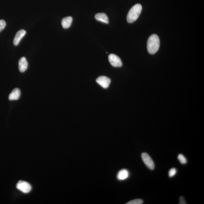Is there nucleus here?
<instances>
[{"mask_svg": "<svg viewBox=\"0 0 204 204\" xmlns=\"http://www.w3.org/2000/svg\"><path fill=\"white\" fill-rule=\"evenodd\" d=\"M160 46L159 37L156 34H153L149 37L147 43L148 52L151 54H154L157 52Z\"/></svg>", "mask_w": 204, "mask_h": 204, "instance_id": "nucleus-1", "label": "nucleus"}, {"mask_svg": "<svg viewBox=\"0 0 204 204\" xmlns=\"http://www.w3.org/2000/svg\"><path fill=\"white\" fill-rule=\"evenodd\" d=\"M142 10V7L140 4H136L130 9L127 16V21L132 23L136 21L140 15Z\"/></svg>", "mask_w": 204, "mask_h": 204, "instance_id": "nucleus-2", "label": "nucleus"}, {"mask_svg": "<svg viewBox=\"0 0 204 204\" xmlns=\"http://www.w3.org/2000/svg\"><path fill=\"white\" fill-rule=\"evenodd\" d=\"M142 160L145 165L150 170H154L155 168V164L151 157L146 153L144 152L142 154Z\"/></svg>", "mask_w": 204, "mask_h": 204, "instance_id": "nucleus-3", "label": "nucleus"}, {"mask_svg": "<svg viewBox=\"0 0 204 204\" xmlns=\"http://www.w3.org/2000/svg\"><path fill=\"white\" fill-rule=\"evenodd\" d=\"M108 60L111 65L116 67H121L123 64L121 59L115 54H110L108 56Z\"/></svg>", "mask_w": 204, "mask_h": 204, "instance_id": "nucleus-4", "label": "nucleus"}, {"mask_svg": "<svg viewBox=\"0 0 204 204\" xmlns=\"http://www.w3.org/2000/svg\"><path fill=\"white\" fill-rule=\"evenodd\" d=\"M17 188L24 193H29L31 190L32 187L27 182L20 181L17 183Z\"/></svg>", "mask_w": 204, "mask_h": 204, "instance_id": "nucleus-5", "label": "nucleus"}, {"mask_svg": "<svg viewBox=\"0 0 204 204\" xmlns=\"http://www.w3.org/2000/svg\"><path fill=\"white\" fill-rule=\"evenodd\" d=\"M96 83L105 89H107L111 83V80L105 76H101L98 77L96 80Z\"/></svg>", "mask_w": 204, "mask_h": 204, "instance_id": "nucleus-6", "label": "nucleus"}, {"mask_svg": "<svg viewBox=\"0 0 204 204\" xmlns=\"http://www.w3.org/2000/svg\"><path fill=\"white\" fill-rule=\"evenodd\" d=\"M26 32L23 29H21L19 30L16 33L15 37L14 40V44L15 46H17L19 44V43L21 40L22 38L26 34Z\"/></svg>", "mask_w": 204, "mask_h": 204, "instance_id": "nucleus-7", "label": "nucleus"}, {"mask_svg": "<svg viewBox=\"0 0 204 204\" xmlns=\"http://www.w3.org/2000/svg\"><path fill=\"white\" fill-rule=\"evenodd\" d=\"M28 63L25 57H23L20 59L19 62V70L21 72H24L27 69Z\"/></svg>", "mask_w": 204, "mask_h": 204, "instance_id": "nucleus-8", "label": "nucleus"}, {"mask_svg": "<svg viewBox=\"0 0 204 204\" xmlns=\"http://www.w3.org/2000/svg\"><path fill=\"white\" fill-rule=\"evenodd\" d=\"M129 176V173L128 170L123 169L118 172L117 175V178L118 180L123 181L128 178Z\"/></svg>", "mask_w": 204, "mask_h": 204, "instance_id": "nucleus-9", "label": "nucleus"}, {"mask_svg": "<svg viewBox=\"0 0 204 204\" xmlns=\"http://www.w3.org/2000/svg\"><path fill=\"white\" fill-rule=\"evenodd\" d=\"M20 91L18 88H16L13 90L11 93L10 94L9 96V99L10 100H17L20 98Z\"/></svg>", "mask_w": 204, "mask_h": 204, "instance_id": "nucleus-10", "label": "nucleus"}, {"mask_svg": "<svg viewBox=\"0 0 204 204\" xmlns=\"http://www.w3.org/2000/svg\"><path fill=\"white\" fill-rule=\"evenodd\" d=\"M72 21V17H67L63 18L61 22L63 28L64 29L69 28L71 26Z\"/></svg>", "mask_w": 204, "mask_h": 204, "instance_id": "nucleus-11", "label": "nucleus"}, {"mask_svg": "<svg viewBox=\"0 0 204 204\" xmlns=\"http://www.w3.org/2000/svg\"><path fill=\"white\" fill-rule=\"evenodd\" d=\"M95 18L98 21L102 22L104 23H108V16L104 13H99L95 16Z\"/></svg>", "mask_w": 204, "mask_h": 204, "instance_id": "nucleus-12", "label": "nucleus"}, {"mask_svg": "<svg viewBox=\"0 0 204 204\" xmlns=\"http://www.w3.org/2000/svg\"><path fill=\"white\" fill-rule=\"evenodd\" d=\"M178 159L182 164H186L187 162V159L184 155L182 154H180L178 156Z\"/></svg>", "mask_w": 204, "mask_h": 204, "instance_id": "nucleus-13", "label": "nucleus"}, {"mask_svg": "<svg viewBox=\"0 0 204 204\" xmlns=\"http://www.w3.org/2000/svg\"><path fill=\"white\" fill-rule=\"evenodd\" d=\"M143 203V201L142 199H136L127 202V204H142Z\"/></svg>", "mask_w": 204, "mask_h": 204, "instance_id": "nucleus-14", "label": "nucleus"}, {"mask_svg": "<svg viewBox=\"0 0 204 204\" xmlns=\"http://www.w3.org/2000/svg\"><path fill=\"white\" fill-rule=\"evenodd\" d=\"M177 170L175 168H173L171 169L169 172V176L170 177H172L175 175L176 173H177Z\"/></svg>", "mask_w": 204, "mask_h": 204, "instance_id": "nucleus-15", "label": "nucleus"}, {"mask_svg": "<svg viewBox=\"0 0 204 204\" xmlns=\"http://www.w3.org/2000/svg\"><path fill=\"white\" fill-rule=\"evenodd\" d=\"M6 25V23L5 20H0V32L5 28Z\"/></svg>", "mask_w": 204, "mask_h": 204, "instance_id": "nucleus-16", "label": "nucleus"}, {"mask_svg": "<svg viewBox=\"0 0 204 204\" xmlns=\"http://www.w3.org/2000/svg\"><path fill=\"white\" fill-rule=\"evenodd\" d=\"M179 204H187V203H186V201L185 200L184 197H183V196H180V198Z\"/></svg>", "mask_w": 204, "mask_h": 204, "instance_id": "nucleus-17", "label": "nucleus"}]
</instances>
